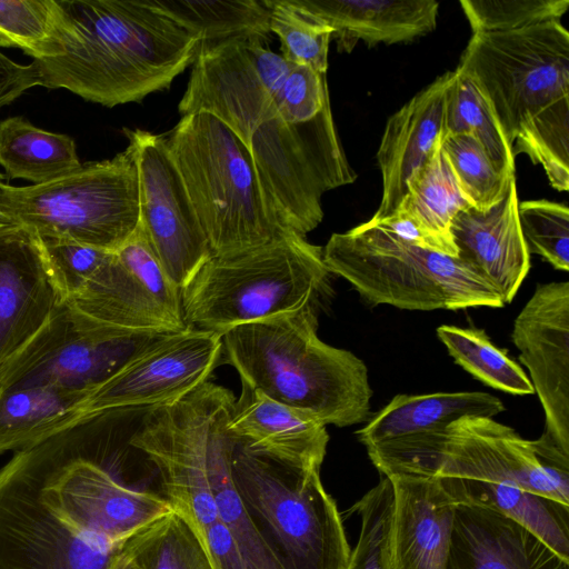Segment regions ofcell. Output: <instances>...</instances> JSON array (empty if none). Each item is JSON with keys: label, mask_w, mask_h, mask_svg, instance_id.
I'll return each mask as SVG.
<instances>
[{"label": "cell", "mask_w": 569, "mask_h": 569, "mask_svg": "<svg viewBox=\"0 0 569 569\" xmlns=\"http://www.w3.org/2000/svg\"><path fill=\"white\" fill-rule=\"evenodd\" d=\"M208 112L249 150L266 202L282 228L303 237L323 219L325 192L352 183L330 104L313 120L289 123L258 78L241 40L198 53L178 104Z\"/></svg>", "instance_id": "cell-1"}, {"label": "cell", "mask_w": 569, "mask_h": 569, "mask_svg": "<svg viewBox=\"0 0 569 569\" xmlns=\"http://www.w3.org/2000/svg\"><path fill=\"white\" fill-rule=\"evenodd\" d=\"M52 56L32 60L37 86L112 108L168 89L199 40L154 0H54Z\"/></svg>", "instance_id": "cell-2"}, {"label": "cell", "mask_w": 569, "mask_h": 569, "mask_svg": "<svg viewBox=\"0 0 569 569\" xmlns=\"http://www.w3.org/2000/svg\"><path fill=\"white\" fill-rule=\"evenodd\" d=\"M318 307L234 327L222 335V360L241 383L325 426L349 427L370 415L366 363L317 333Z\"/></svg>", "instance_id": "cell-3"}, {"label": "cell", "mask_w": 569, "mask_h": 569, "mask_svg": "<svg viewBox=\"0 0 569 569\" xmlns=\"http://www.w3.org/2000/svg\"><path fill=\"white\" fill-rule=\"evenodd\" d=\"M323 249L289 231L262 246L211 256L181 289L189 329L228 330L319 307L330 291Z\"/></svg>", "instance_id": "cell-4"}, {"label": "cell", "mask_w": 569, "mask_h": 569, "mask_svg": "<svg viewBox=\"0 0 569 569\" xmlns=\"http://www.w3.org/2000/svg\"><path fill=\"white\" fill-rule=\"evenodd\" d=\"M163 136L212 256L256 248L290 231L271 213L249 150L220 119L203 111L186 114Z\"/></svg>", "instance_id": "cell-5"}, {"label": "cell", "mask_w": 569, "mask_h": 569, "mask_svg": "<svg viewBox=\"0 0 569 569\" xmlns=\"http://www.w3.org/2000/svg\"><path fill=\"white\" fill-rule=\"evenodd\" d=\"M96 417L22 450L46 507L63 523L118 547L173 509L157 492L130 486L94 440Z\"/></svg>", "instance_id": "cell-6"}, {"label": "cell", "mask_w": 569, "mask_h": 569, "mask_svg": "<svg viewBox=\"0 0 569 569\" xmlns=\"http://www.w3.org/2000/svg\"><path fill=\"white\" fill-rule=\"evenodd\" d=\"M322 249L329 272L371 306L423 311L505 306L459 258L410 243L370 220L332 233Z\"/></svg>", "instance_id": "cell-7"}, {"label": "cell", "mask_w": 569, "mask_h": 569, "mask_svg": "<svg viewBox=\"0 0 569 569\" xmlns=\"http://www.w3.org/2000/svg\"><path fill=\"white\" fill-rule=\"evenodd\" d=\"M231 477L246 510L284 569H346L350 547L320 468L288 465L236 440Z\"/></svg>", "instance_id": "cell-8"}, {"label": "cell", "mask_w": 569, "mask_h": 569, "mask_svg": "<svg viewBox=\"0 0 569 569\" xmlns=\"http://www.w3.org/2000/svg\"><path fill=\"white\" fill-rule=\"evenodd\" d=\"M383 477H455L517 487L569 506V491L547 473L531 445L489 417L466 416L429 432L370 446Z\"/></svg>", "instance_id": "cell-9"}, {"label": "cell", "mask_w": 569, "mask_h": 569, "mask_svg": "<svg viewBox=\"0 0 569 569\" xmlns=\"http://www.w3.org/2000/svg\"><path fill=\"white\" fill-rule=\"evenodd\" d=\"M19 226L41 239H59L117 251L140 217L138 169L132 148L111 159L81 163L42 184L10 187Z\"/></svg>", "instance_id": "cell-10"}, {"label": "cell", "mask_w": 569, "mask_h": 569, "mask_svg": "<svg viewBox=\"0 0 569 569\" xmlns=\"http://www.w3.org/2000/svg\"><path fill=\"white\" fill-rule=\"evenodd\" d=\"M456 70L473 80L512 147L537 116L569 97V32L551 20L472 33Z\"/></svg>", "instance_id": "cell-11"}, {"label": "cell", "mask_w": 569, "mask_h": 569, "mask_svg": "<svg viewBox=\"0 0 569 569\" xmlns=\"http://www.w3.org/2000/svg\"><path fill=\"white\" fill-rule=\"evenodd\" d=\"M234 403L231 390L208 380L177 400L148 409L128 441L153 463L162 496L201 539L218 520L209 478L211 443Z\"/></svg>", "instance_id": "cell-12"}, {"label": "cell", "mask_w": 569, "mask_h": 569, "mask_svg": "<svg viewBox=\"0 0 569 569\" xmlns=\"http://www.w3.org/2000/svg\"><path fill=\"white\" fill-rule=\"evenodd\" d=\"M166 335L106 326L63 302L39 331L0 363V391L50 385L87 396Z\"/></svg>", "instance_id": "cell-13"}, {"label": "cell", "mask_w": 569, "mask_h": 569, "mask_svg": "<svg viewBox=\"0 0 569 569\" xmlns=\"http://www.w3.org/2000/svg\"><path fill=\"white\" fill-rule=\"evenodd\" d=\"M64 303L96 322L119 329L153 333L189 329L183 320L181 290L164 272L140 222Z\"/></svg>", "instance_id": "cell-14"}, {"label": "cell", "mask_w": 569, "mask_h": 569, "mask_svg": "<svg viewBox=\"0 0 569 569\" xmlns=\"http://www.w3.org/2000/svg\"><path fill=\"white\" fill-rule=\"evenodd\" d=\"M221 362L222 336L197 329L166 335L89 392L67 429L104 413L177 400L208 381Z\"/></svg>", "instance_id": "cell-15"}, {"label": "cell", "mask_w": 569, "mask_h": 569, "mask_svg": "<svg viewBox=\"0 0 569 569\" xmlns=\"http://www.w3.org/2000/svg\"><path fill=\"white\" fill-rule=\"evenodd\" d=\"M121 547L58 519L41 501L23 451L0 469V569H108Z\"/></svg>", "instance_id": "cell-16"}, {"label": "cell", "mask_w": 569, "mask_h": 569, "mask_svg": "<svg viewBox=\"0 0 569 569\" xmlns=\"http://www.w3.org/2000/svg\"><path fill=\"white\" fill-rule=\"evenodd\" d=\"M139 180V222L171 281L181 290L212 256L164 136L123 129Z\"/></svg>", "instance_id": "cell-17"}, {"label": "cell", "mask_w": 569, "mask_h": 569, "mask_svg": "<svg viewBox=\"0 0 569 569\" xmlns=\"http://www.w3.org/2000/svg\"><path fill=\"white\" fill-rule=\"evenodd\" d=\"M511 338L542 406L543 432L569 452V281L538 284Z\"/></svg>", "instance_id": "cell-18"}, {"label": "cell", "mask_w": 569, "mask_h": 569, "mask_svg": "<svg viewBox=\"0 0 569 569\" xmlns=\"http://www.w3.org/2000/svg\"><path fill=\"white\" fill-rule=\"evenodd\" d=\"M61 303L39 237L22 226L0 231V363L39 331Z\"/></svg>", "instance_id": "cell-19"}, {"label": "cell", "mask_w": 569, "mask_h": 569, "mask_svg": "<svg viewBox=\"0 0 569 569\" xmlns=\"http://www.w3.org/2000/svg\"><path fill=\"white\" fill-rule=\"evenodd\" d=\"M518 206L515 178L500 202L486 211L461 210L450 227L457 258L491 284L505 305L512 301L530 269Z\"/></svg>", "instance_id": "cell-20"}, {"label": "cell", "mask_w": 569, "mask_h": 569, "mask_svg": "<svg viewBox=\"0 0 569 569\" xmlns=\"http://www.w3.org/2000/svg\"><path fill=\"white\" fill-rule=\"evenodd\" d=\"M455 71H447L416 93L387 121L377 151L382 197L370 220L391 214L402 200L410 178L440 144L446 96Z\"/></svg>", "instance_id": "cell-21"}, {"label": "cell", "mask_w": 569, "mask_h": 569, "mask_svg": "<svg viewBox=\"0 0 569 569\" xmlns=\"http://www.w3.org/2000/svg\"><path fill=\"white\" fill-rule=\"evenodd\" d=\"M390 569H445L456 503L437 477H391Z\"/></svg>", "instance_id": "cell-22"}, {"label": "cell", "mask_w": 569, "mask_h": 569, "mask_svg": "<svg viewBox=\"0 0 569 569\" xmlns=\"http://www.w3.org/2000/svg\"><path fill=\"white\" fill-rule=\"evenodd\" d=\"M445 569H569V561L511 519L458 503Z\"/></svg>", "instance_id": "cell-23"}, {"label": "cell", "mask_w": 569, "mask_h": 569, "mask_svg": "<svg viewBox=\"0 0 569 569\" xmlns=\"http://www.w3.org/2000/svg\"><path fill=\"white\" fill-rule=\"evenodd\" d=\"M227 428L247 447L302 468H320L329 441L315 418L243 385Z\"/></svg>", "instance_id": "cell-24"}, {"label": "cell", "mask_w": 569, "mask_h": 569, "mask_svg": "<svg viewBox=\"0 0 569 569\" xmlns=\"http://www.w3.org/2000/svg\"><path fill=\"white\" fill-rule=\"evenodd\" d=\"M333 30L337 50L350 53L359 41L410 42L437 27L439 2L435 0H296Z\"/></svg>", "instance_id": "cell-25"}, {"label": "cell", "mask_w": 569, "mask_h": 569, "mask_svg": "<svg viewBox=\"0 0 569 569\" xmlns=\"http://www.w3.org/2000/svg\"><path fill=\"white\" fill-rule=\"evenodd\" d=\"M505 410L499 398L480 391L397 395L356 435L367 448L440 429L466 416L493 418Z\"/></svg>", "instance_id": "cell-26"}, {"label": "cell", "mask_w": 569, "mask_h": 569, "mask_svg": "<svg viewBox=\"0 0 569 569\" xmlns=\"http://www.w3.org/2000/svg\"><path fill=\"white\" fill-rule=\"evenodd\" d=\"M437 478L456 505H471L500 513L569 561L568 505L512 486L455 477Z\"/></svg>", "instance_id": "cell-27"}, {"label": "cell", "mask_w": 569, "mask_h": 569, "mask_svg": "<svg viewBox=\"0 0 569 569\" xmlns=\"http://www.w3.org/2000/svg\"><path fill=\"white\" fill-rule=\"evenodd\" d=\"M86 393L50 386H16L0 391V455L34 447L67 429Z\"/></svg>", "instance_id": "cell-28"}, {"label": "cell", "mask_w": 569, "mask_h": 569, "mask_svg": "<svg viewBox=\"0 0 569 569\" xmlns=\"http://www.w3.org/2000/svg\"><path fill=\"white\" fill-rule=\"evenodd\" d=\"M470 207L458 187L440 142L408 181L406 193L396 210L408 216L438 252L457 257L450 232L451 221L459 211Z\"/></svg>", "instance_id": "cell-29"}, {"label": "cell", "mask_w": 569, "mask_h": 569, "mask_svg": "<svg viewBox=\"0 0 569 569\" xmlns=\"http://www.w3.org/2000/svg\"><path fill=\"white\" fill-rule=\"evenodd\" d=\"M80 164L71 137L40 129L20 116L0 121V166L9 179L42 184Z\"/></svg>", "instance_id": "cell-30"}, {"label": "cell", "mask_w": 569, "mask_h": 569, "mask_svg": "<svg viewBox=\"0 0 569 569\" xmlns=\"http://www.w3.org/2000/svg\"><path fill=\"white\" fill-rule=\"evenodd\" d=\"M154 3L197 36L198 53L233 40L263 41L270 33L266 0H154Z\"/></svg>", "instance_id": "cell-31"}, {"label": "cell", "mask_w": 569, "mask_h": 569, "mask_svg": "<svg viewBox=\"0 0 569 569\" xmlns=\"http://www.w3.org/2000/svg\"><path fill=\"white\" fill-rule=\"evenodd\" d=\"M229 419L217 429L209 459V478L218 520L231 535L247 569H284L254 526L233 485L230 458L236 439L228 431Z\"/></svg>", "instance_id": "cell-32"}, {"label": "cell", "mask_w": 569, "mask_h": 569, "mask_svg": "<svg viewBox=\"0 0 569 569\" xmlns=\"http://www.w3.org/2000/svg\"><path fill=\"white\" fill-rule=\"evenodd\" d=\"M453 71V79L446 96L442 136L475 137L501 173L510 178L516 177L512 147L491 108L470 77L456 69Z\"/></svg>", "instance_id": "cell-33"}, {"label": "cell", "mask_w": 569, "mask_h": 569, "mask_svg": "<svg viewBox=\"0 0 569 569\" xmlns=\"http://www.w3.org/2000/svg\"><path fill=\"white\" fill-rule=\"evenodd\" d=\"M122 550L141 569H214L200 535L174 510L126 540Z\"/></svg>", "instance_id": "cell-34"}, {"label": "cell", "mask_w": 569, "mask_h": 569, "mask_svg": "<svg viewBox=\"0 0 569 569\" xmlns=\"http://www.w3.org/2000/svg\"><path fill=\"white\" fill-rule=\"evenodd\" d=\"M449 355L476 379L511 395L535 393L530 379L483 329L442 325L436 330Z\"/></svg>", "instance_id": "cell-35"}, {"label": "cell", "mask_w": 569, "mask_h": 569, "mask_svg": "<svg viewBox=\"0 0 569 569\" xmlns=\"http://www.w3.org/2000/svg\"><path fill=\"white\" fill-rule=\"evenodd\" d=\"M515 157L525 153L542 166L549 183L558 191L569 189V97L545 109L516 138Z\"/></svg>", "instance_id": "cell-36"}, {"label": "cell", "mask_w": 569, "mask_h": 569, "mask_svg": "<svg viewBox=\"0 0 569 569\" xmlns=\"http://www.w3.org/2000/svg\"><path fill=\"white\" fill-rule=\"evenodd\" d=\"M441 150L460 191L471 207L479 211H486L500 202L516 178L501 173L480 142L470 134L443 137Z\"/></svg>", "instance_id": "cell-37"}, {"label": "cell", "mask_w": 569, "mask_h": 569, "mask_svg": "<svg viewBox=\"0 0 569 569\" xmlns=\"http://www.w3.org/2000/svg\"><path fill=\"white\" fill-rule=\"evenodd\" d=\"M270 32L278 36L281 56L292 64H303L327 73L333 30L300 7L296 0H266Z\"/></svg>", "instance_id": "cell-38"}, {"label": "cell", "mask_w": 569, "mask_h": 569, "mask_svg": "<svg viewBox=\"0 0 569 569\" xmlns=\"http://www.w3.org/2000/svg\"><path fill=\"white\" fill-rule=\"evenodd\" d=\"M392 509V483L383 477L352 508L360 515L361 530L346 569H390Z\"/></svg>", "instance_id": "cell-39"}, {"label": "cell", "mask_w": 569, "mask_h": 569, "mask_svg": "<svg viewBox=\"0 0 569 569\" xmlns=\"http://www.w3.org/2000/svg\"><path fill=\"white\" fill-rule=\"evenodd\" d=\"M54 0H0V47L18 48L32 60L52 54Z\"/></svg>", "instance_id": "cell-40"}, {"label": "cell", "mask_w": 569, "mask_h": 569, "mask_svg": "<svg viewBox=\"0 0 569 569\" xmlns=\"http://www.w3.org/2000/svg\"><path fill=\"white\" fill-rule=\"evenodd\" d=\"M472 33L525 29L560 20L569 0H461Z\"/></svg>", "instance_id": "cell-41"}, {"label": "cell", "mask_w": 569, "mask_h": 569, "mask_svg": "<svg viewBox=\"0 0 569 569\" xmlns=\"http://www.w3.org/2000/svg\"><path fill=\"white\" fill-rule=\"evenodd\" d=\"M523 237L535 253L555 269L569 271V209L566 204L539 199L519 202Z\"/></svg>", "instance_id": "cell-42"}, {"label": "cell", "mask_w": 569, "mask_h": 569, "mask_svg": "<svg viewBox=\"0 0 569 569\" xmlns=\"http://www.w3.org/2000/svg\"><path fill=\"white\" fill-rule=\"evenodd\" d=\"M39 239L47 269L63 302L76 295L113 253L68 240Z\"/></svg>", "instance_id": "cell-43"}, {"label": "cell", "mask_w": 569, "mask_h": 569, "mask_svg": "<svg viewBox=\"0 0 569 569\" xmlns=\"http://www.w3.org/2000/svg\"><path fill=\"white\" fill-rule=\"evenodd\" d=\"M273 100L287 122L311 121L330 104L326 74L308 66L293 64Z\"/></svg>", "instance_id": "cell-44"}, {"label": "cell", "mask_w": 569, "mask_h": 569, "mask_svg": "<svg viewBox=\"0 0 569 569\" xmlns=\"http://www.w3.org/2000/svg\"><path fill=\"white\" fill-rule=\"evenodd\" d=\"M241 43L261 83L274 98L293 64L266 48L259 39L241 40Z\"/></svg>", "instance_id": "cell-45"}, {"label": "cell", "mask_w": 569, "mask_h": 569, "mask_svg": "<svg viewBox=\"0 0 569 569\" xmlns=\"http://www.w3.org/2000/svg\"><path fill=\"white\" fill-rule=\"evenodd\" d=\"M214 569H247L228 529L217 520L203 536Z\"/></svg>", "instance_id": "cell-46"}, {"label": "cell", "mask_w": 569, "mask_h": 569, "mask_svg": "<svg viewBox=\"0 0 569 569\" xmlns=\"http://www.w3.org/2000/svg\"><path fill=\"white\" fill-rule=\"evenodd\" d=\"M3 177V174L0 176V231L19 226L11 212V186L2 182Z\"/></svg>", "instance_id": "cell-47"}, {"label": "cell", "mask_w": 569, "mask_h": 569, "mask_svg": "<svg viewBox=\"0 0 569 569\" xmlns=\"http://www.w3.org/2000/svg\"><path fill=\"white\" fill-rule=\"evenodd\" d=\"M108 569H141V568L122 550V547H121V549L114 555V557L110 561Z\"/></svg>", "instance_id": "cell-48"}]
</instances>
